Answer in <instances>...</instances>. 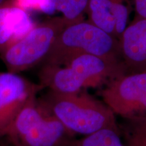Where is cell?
Returning <instances> with one entry per match:
<instances>
[{
  "label": "cell",
  "instance_id": "6da1fadb",
  "mask_svg": "<svg viewBox=\"0 0 146 146\" xmlns=\"http://www.w3.org/2000/svg\"><path fill=\"white\" fill-rule=\"evenodd\" d=\"M37 100L74 135L85 136L107 129L120 133L112 110L85 91L60 94L49 90Z\"/></svg>",
  "mask_w": 146,
  "mask_h": 146
},
{
  "label": "cell",
  "instance_id": "7a4b0ae2",
  "mask_svg": "<svg viewBox=\"0 0 146 146\" xmlns=\"http://www.w3.org/2000/svg\"><path fill=\"white\" fill-rule=\"evenodd\" d=\"M124 72L123 64L83 54L74 56L64 65L46 64L40 77L43 88L60 94H77L87 87L106 84Z\"/></svg>",
  "mask_w": 146,
  "mask_h": 146
},
{
  "label": "cell",
  "instance_id": "3957f363",
  "mask_svg": "<svg viewBox=\"0 0 146 146\" xmlns=\"http://www.w3.org/2000/svg\"><path fill=\"white\" fill-rule=\"evenodd\" d=\"M83 54L123 64L118 39L90 22L82 21L71 24L60 33L45 59L46 64L64 65L74 56Z\"/></svg>",
  "mask_w": 146,
  "mask_h": 146
},
{
  "label": "cell",
  "instance_id": "277c9868",
  "mask_svg": "<svg viewBox=\"0 0 146 146\" xmlns=\"http://www.w3.org/2000/svg\"><path fill=\"white\" fill-rule=\"evenodd\" d=\"M5 137L12 146H64L75 135L36 98L23 108Z\"/></svg>",
  "mask_w": 146,
  "mask_h": 146
},
{
  "label": "cell",
  "instance_id": "5b68a950",
  "mask_svg": "<svg viewBox=\"0 0 146 146\" xmlns=\"http://www.w3.org/2000/svg\"><path fill=\"white\" fill-rule=\"evenodd\" d=\"M70 25L63 17L54 18L41 26L35 27L26 36L3 50L2 58L9 72L18 73L46 59L56 38Z\"/></svg>",
  "mask_w": 146,
  "mask_h": 146
},
{
  "label": "cell",
  "instance_id": "8992f818",
  "mask_svg": "<svg viewBox=\"0 0 146 146\" xmlns=\"http://www.w3.org/2000/svg\"><path fill=\"white\" fill-rule=\"evenodd\" d=\"M100 95L112 112L125 120L146 117V72L119 74L106 84Z\"/></svg>",
  "mask_w": 146,
  "mask_h": 146
},
{
  "label": "cell",
  "instance_id": "52a82bcc",
  "mask_svg": "<svg viewBox=\"0 0 146 146\" xmlns=\"http://www.w3.org/2000/svg\"><path fill=\"white\" fill-rule=\"evenodd\" d=\"M17 73L0 72V139L5 137L14 120L27 104L43 89Z\"/></svg>",
  "mask_w": 146,
  "mask_h": 146
},
{
  "label": "cell",
  "instance_id": "ba28073f",
  "mask_svg": "<svg viewBox=\"0 0 146 146\" xmlns=\"http://www.w3.org/2000/svg\"><path fill=\"white\" fill-rule=\"evenodd\" d=\"M118 41L125 72H146V18L135 16Z\"/></svg>",
  "mask_w": 146,
  "mask_h": 146
},
{
  "label": "cell",
  "instance_id": "9c48e42d",
  "mask_svg": "<svg viewBox=\"0 0 146 146\" xmlns=\"http://www.w3.org/2000/svg\"><path fill=\"white\" fill-rule=\"evenodd\" d=\"M35 28L27 11L15 5L0 8V47L3 50L26 36Z\"/></svg>",
  "mask_w": 146,
  "mask_h": 146
},
{
  "label": "cell",
  "instance_id": "30bf717a",
  "mask_svg": "<svg viewBox=\"0 0 146 146\" xmlns=\"http://www.w3.org/2000/svg\"><path fill=\"white\" fill-rule=\"evenodd\" d=\"M87 13L89 22L117 39L115 19L108 0H89Z\"/></svg>",
  "mask_w": 146,
  "mask_h": 146
},
{
  "label": "cell",
  "instance_id": "8fae6325",
  "mask_svg": "<svg viewBox=\"0 0 146 146\" xmlns=\"http://www.w3.org/2000/svg\"><path fill=\"white\" fill-rule=\"evenodd\" d=\"M121 133L112 129H102L83 137L71 139L64 146H125Z\"/></svg>",
  "mask_w": 146,
  "mask_h": 146
},
{
  "label": "cell",
  "instance_id": "7c38bea8",
  "mask_svg": "<svg viewBox=\"0 0 146 146\" xmlns=\"http://www.w3.org/2000/svg\"><path fill=\"white\" fill-rule=\"evenodd\" d=\"M125 146H146V117L125 120L123 129Z\"/></svg>",
  "mask_w": 146,
  "mask_h": 146
},
{
  "label": "cell",
  "instance_id": "4fadbf2b",
  "mask_svg": "<svg viewBox=\"0 0 146 146\" xmlns=\"http://www.w3.org/2000/svg\"><path fill=\"white\" fill-rule=\"evenodd\" d=\"M89 0H55L56 10L62 14V17L71 24L83 21Z\"/></svg>",
  "mask_w": 146,
  "mask_h": 146
},
{
  "label": "cell",
  "instance_id": "5bb4252c",
  "mask_svg": "<svg viewBox=\"0 0 146 146\" xmlns=\"http://www.w3.org/2000/svg\"><path fill=\"white\" fill-rule=\"evenodd\" d=\"M108 2L115 19L116 37L119 39L127 27L131 11L130 1L129 0H108Z\"/></svg>",
  "mask_w": 146,
  "mask_h": 146
},
{
  "label": "cell",
  "instance_id": "9a60e30c",
  "mask_svg": "<svg viewBox=\"0 0 146 146\" xmlns=\"http://www.w3.org/2000/svg\"><path fill=\"white\" fill-rule=\"evenodd\" d=\"M17 6L25 10H34L52 15L56 12L55 0H16Z\"/></svg>",
  "mask_w": 146,
  "mask_h": 146
},
{
  "label": "cell",
  "instance_id": "2e32d148",
  "mask_svg": "<svg viewBox=\"0 0 146 146\" xmlns=\"http://www.w3.org/2000/svg\"><path fill=\"white\" fill-rule=\"evenodd\" d=\"M134 5L135 16L146 18V0H134Z\"/></svg>",
  "mask_w": 146,
  "mask_h": 146
},
{
  "label": "cell",
  "instance_id": "e0dca14e",
  "mask_svg": "<svg viewBox=\"0 0 146 146\" xmlns=\"http://www.w3.org/2000/svg\"><path fill=\"white\" fill-rule=\"evenodd\" d=\"M0 146H4V145H3V144L1 143V141H0Z\"/></svg>",
  "mask_w": 146,
  "mask_h": 146
},
{
  "label": "cell",
  "instance_id": "ac0fdd59",
  "mask_svg": "<svg viewBox=\"0 0 146 146\" xmlns=\"http://www.w3.org/2000/svg\"><path fill=\"white\" fill-rule=\"evenodd\" d=\"M3 0H0V5L3 3Z\"/></svg>",
  "mask_w": 146,
  "mask_h": 146
}]
</instances>
